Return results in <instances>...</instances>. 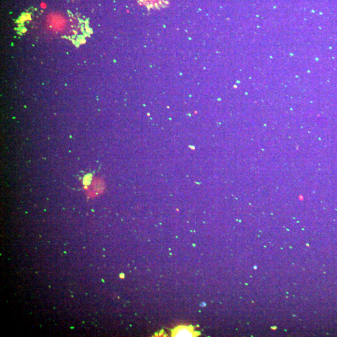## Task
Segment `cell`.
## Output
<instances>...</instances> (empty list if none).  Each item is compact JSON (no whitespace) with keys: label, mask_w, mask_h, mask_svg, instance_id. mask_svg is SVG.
<instances>
[{"label":"cell","mask_w":337,"mask_h":337,"mask_svg":"<svg viewBox=\"0 0 337 337\" xmlns=\"http://www.w3.org/2000/svg\"><path fill=\"white\" fill-rule=\"evenodd\" d=\"M92 180V176L88 175L84 178V185H90Z\"/></svg>","instance_id":"obj_3"},{"label":"cell","mask_w":337,"mask_h":337,"mask_svg":"<svg viewBox=\"0 0 337 337\" xmlns=\"http://www.w3.org/2000/svg\"><path fill=\"white\" fill-rule=\"evenodd\" d=\"M168 0H140L143 4L146 5L148 7L152 8H160L164 6L166 4Z\"/></svg>","instance_id":"obj_2"},{"label":"cell","mask_w":337,"mask_h":337,"mask_svg":"<svg viewBox=\"0 0 337 337\" xmlns=\"http://www.w3.org/2000/svg\"><path fill=\"white\" fill-rule=\"evenodd\" d=\"M198 334L191 326H178L172 331V336H197Z\"/></svg>","instance_id":"obj_1"}]
</instances>
